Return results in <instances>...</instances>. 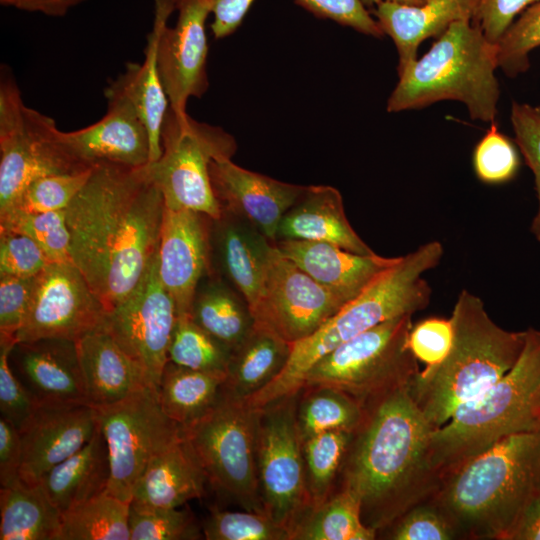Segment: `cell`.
<instances>
[{"instance_id":"1","label":"cell","mask_w":540,"mask_h":540,"mask_svg":"<svg viewBox=\"0 0 540 540\" xmlns=\"http://www.w3.org/2000/svg\"><path fill=\"white\" fill-rule=\"evenodd\" d=\"M149 164H97L66 209L70 255L108 311L140 283L158 252L165 212Z\"/></svg>"},{"instance_id":"2","label":"cell","mask_w":540,"mask_h":540,"mask_svg":"<svg viewBox=\"0 0 540 540\" xmlns=\"http://www.w3.org/2000/svg\"><path fill=\"white\" fill-rule=\"evenodd\" d=\"M408 387L365 407L340 476V486L358 496L364 524L377 533L428 500L439 483L429 459L434 429Z\"/></svg>"},{"instance_id":"3","label":"cell","mask_w":540,"mask_h":540,"mask_svg":"<svg viewBox=\"0 0 540 540\" xmlns=\"http://www.w3.org/2000/svg\"><path fill=\"white\" fill-rule=\"evenodd\" d=\"M540 496V429L503 438L444 474L432 496L459 539L506 540Z\"/></svg>"},{"instance_id":"4","label":"cell","mask_w":540,"mask_h":540,"mask_svg":"<svg viewBox=\"0 0 540 540\" xmlns=\"http://www.w3.org/2000/svg\"><path fill=\"white\" fill-rule=\"evenodd\" d=\"M443 256L439 241H431L400 256L359 295L345 303L317 331L292 344L282 372L266 387L246 398L260 409L303 388L308 370L338 346L390 319L425 309L432 290L424 273L437 267Z\"/></svg>"},{"instance_id":"5","label":"cell","mask_w":540,"mask_h":540,"mask_svg":"<svg viewBox=\"0 0 540 540\" xmlns=\"http://www.w3.org/2000/svg\"><path fill=\"white\" fill-rule=\"evenodd\" d=\"M450 320L453 340L448 354L440 363L420 370L408 387L434 430L507 374L526 341V331L497 325L482 299L468 290L458 295Z\"/></svg>"},{"instance_id":"6","label":"cell","mask_w":540,"mask_h":540,"mask_svg":"<svg viewBox=\"0 0 540 540\" xmlns=\"http://www.w3.org/2000/svg\"><path fill=\"white\" fill-rule=\"evenodd\" d=\"M540 429V330H526L512 369L433 430L429 459L440 478L510 435Z\"/></svg>"},{"instance_id":"7","label":"cell","mask_w":540,"mask_h":540,"mask_svg":"<svg viewBox=\"0 0 540 540\" xmlns=\"http://www.w3.org/2000/svg\"><path fill=\"white\" fill-rule=\"evenodd\" d=\"M497 68V44L488 41L472 20L456 21L399 75L387 111L457 100L465 104L472 119L492 123L500 94Z\"/></svg>"},{"instance_id":"8","label":"cell","mask_w":540,"mask_h":540,"mask_svg":"<svg viewBox=\"0 0 540 540\" xmlns=\"http://www.w3.org/2000/svg\"><path fill=\"white\" fill-rule=\"evenodd\" d=\"M259 409L223 391L183 435L207 482L243 510L265 512L257 467Z\"/></svg>"},{"instance_id":"9","label":"cell","mask_w":540,"mask_h":540,"mask_svg":"<svg viewBox=\"0 0 540 540\" xmlns=\"http://www.w3.org/2000/svg\"><path fill=\"white\" fill-rule=\"evenodd\" d=\"M412 315H403L357 335L319 359L306 373L304 387L327 386L364 407L407 387L420 371L408 339Z\"/></svg>"},{"instance_id":"10","label":"cell","mask_w":540,"mask_h":540,"mask_svg":"<svg viewBox=\"0 0 540 540\" xmlns=\"http://www.w3.org/2000/svg\"><path fill=\"white\" fill-rule=\"evenodd\" d=\"M51 117L25 105L7 67L0 77V212L10 209L27 185L51 174L88 170Z\"/></svg>"},{"instance_id":"11","label":"cell","mask_w":540,"mask_h":540,"mask_svg":"<svg viewBox=\"0 0 540 540\" xmlns=\"http://www.w3.org/2000/svg\"><path fill=\"white\" fill-rule=\"evenodd\" d=\"M160 158L149 163L152 179L168 208H185L217 219L221 208L210 180V164L218 158H232L235 138L223 128L200 122L170 106L161 130Z\"/></svg>"},{"instance_id":"12","label":"cell","mask_w":540,"mask_h":540,"mask_svg":"<svg viewBox=\"0 0 540 540\" xmlns=\"http://www.w3.org/2000/svg\"><path fill=\"white\" fill-rule=\"evenodd\" d=\"M300 392V391H299ZM298 393L259 409L257 467L265 512L291 536L311 511L303 440L296 406Z\"/></svg>"},{"instance_id":"13","label":"cell","mask_w":540,"mask_h":540,"mask_svg":"<svg viewBox=\"0 0 540 540\" xmlns=\"http://www.w3.org/2000/svg\"><path fill=\"white\" fill-rule=\"evenodd\" d=\"M94 408L109 453L107 492L130 503L133 488L149 463L183 437V428L163 412L158 391L150 386L117 403Z\"/></svg>"},{"instance_id":"14","label":"cell","mask_w":540,"mask_h":540,"mask_svg":"<svg viewBox=\"0 0 540 540\" xmlns=\"http://www.w3.org/2000/svg\"><path fill=\"white\" fill-rule=\"evenodd\" d=\"M176 321L174 300L159 277L157 252L137 287L108 311L103 329L137 363L148 385L158 391Z\"/></svg>"},{"instance_id":"15","label":"cell","mask_w":540,"mask_h":540,"mask_svg":"<svg viewBox=\"0 0 540 540\" xmlns=\"http://www.w3.org/2000/svg\"><path fill=\"white\" fill-rule=\"evenodd\" d=\"M107 313L73 262L50 263L37 276L16 342L45 338L77 341L103 328Z\"/></svg>"},{"instance_id":"16","label":"cell","mask_w":540,"mask_h":540,"mask_svg":"<svg viewBox=\"0 0 540 540\" xmlns=\"http://www.w3.org/2000/svg\"><path fill=\"white\" fill-rule=\"evenodd\" d=\"M344 304L274 244L262 293L251 312L256 325L294 344L312 335Z\"/></svg>"},{"instance_id":"17","label":"cell","mask_w":540,"mask_h":540,"mask_svg":"<svg viewBox=\"0 0 540 540\" xmlns=\"http://www.w3.org/2000/svg\"><path fill=\"white\" fill-rule=\"evenodd\" d=\"M177 20L161 26L157 44V66L170 107L187 113L190 98L202 97L209 86L206 21L211 0H175Z\"/></svg>"},{"instance_id":"18","label":"cell","mask_w":540,"mask_h":540,"mask_svg":"<svg viewBox=\"0 0 540 540\" xmlns=\"http://www.w3.org/2000/svg\"><path fill=\"white\" fill-rule=\"evenodd\" d=\"M209 216L165 208L158 247V272L174 300L177 317L190 316L201 279L211 271Z\"/></svg>"},{"instance_id":"19","label":"cell","mask_w":540,"mask_h":540,"mask_svg":"<svg viewBox=\"0 0 540 540\" xmlns=\"http://www.w3.org/2000/svg\"><path fill=\"white\" fill-rule=\"evenodd\" d=\"M98 429L95 408L80 403H36L19 430L23 446L20 477L27 485L42 477L78 450Z\"/></svg>"},{"instance_id":"20","label":"cell","mask_w":540,"mask_h":540,"mask_svg":"<svg viewBox=\"0 0 540 540\" xmlns=\"http://www.w3.org/2000/svg\"><path fill=\"white\" fill-rule=\"evenodd\" d=\"M209 172L221 211L246 220L272 242L284 214L306 187L248 170L232 158L213 160Z\"/></svg>"},{"instance_id":"21","label":"cell","mask_w":540,"mask_h":540,"mask_svg":"<svg viewBox=\"0 0 540 540\" xmlns=\"http://www.w3.org/2000/svg\"><path fill=\"white\" fill-rule=\"evenodd\" d=\"M9 362L36 403L89 404L76 341L16 342Z\"/></svg>"},{"instance_id":"22","label":"cell","mask_w":540,"mask_h":540,"mask_svg":"<svg viewBox=\"0 0 540 540\" xmlns=\"http://www.w3.org/2000/svg\"><path fill=\"white\" fill-rule=\"evenodd\" d=\"M105 115L97 122L70 132L66 140L76 156L89 166L115 164L138 168L150 163V138L132 104L107 88Z\"/></svg>"},{"instance_id":"23","label":"cell","mask_w":540,"mask_h":540,"mask_svg":"<svg viewBox=\"0 0 540 540\" xmlns=\"http://www.w3.org/2000/svg\"><path fill=\"white\" fill-rule=\"evenodd\" d=\"M274 243L246 220L226 211L211 220V269L256 305L266 279Z\"/></svg>"},{"instance_id":"24","label":"cell","mask_w":540,"mask_h":540,"mask_svg":"<svg viewBox=\"0 0 540 540\" xmlns=\"http://www.w3.org/2000/svg\"><path fill=\"white\" fill-rule=\"evenodd\" d=\"M277 249L316 282L345 303L359 295L398 257L361 255L334 244L306 240H277Z\"/></svg>"},{"instance_id":"25","label":"cell","mask_w":540,"mask_h":540,"mask_svg":"<svg viewBox=\"0 0 540 540\" xmlns=\"http://www.w3.org/2000/svg\"><path fill=\"white\" fill-rule=\"evenodd\" d=\"M175 11V0H155L154 20L147 36L144 60L129 62L124 72L107 85V89L125 97L147 128L150 138V162L162 153L161 130L170 106L157 66V44L161 26Z\"/></svg>"},{"instance_id":"26","label":"cell","mask_w":540,"mask_h":540,"mask_svg":"<svg viewBox=\"0 0 540 540\" xmlns=\"http://www.w3.org/2000/svg\"><path fill=\"white\" fill-rule=\"evenodd\" d=\"M277 240L319 241L356 254H375L347 219L341 193L328 185L305 187L284 214L278 226Z\"/></svg>"},{"instance_id":"27","label":"cell","mask_w":540,"mask_h":540,"mask_svg":"<svg viewBox=\"0 0 540 540\" xmlns=\"http://www.w3.org/2000/svg\"><path fill=\"white\" fill-rule=\"evenodd\" d=\"M479 0H428L422 5L405 6L379 3L371 11L384 34L389 35L398 52L397 71L400 75L417 60L422 41L441 36L451 24L472 20Z\"/></svg>"},{"instance_id":"28","label":"cell","mask_w":540,"mask_h":540,"mask_svg":"<svg viewBox=\"0 0 540 540\" xmlns=\"http://www.w3.org/2000/svg\"><path fill=\"white\" fill-rule=\"evenodd\" d=\"M89 404L117 403L149 386L141 368L103 328L76 341Z\"/></svg>"},{"instance_id":"29","label":"cell","mask_w":540,"mask_h":540,"mask_svg":"<svg viewBox=\"0 0 540 540\" xmlns=\"http://www.w3.org/2000/svg\"><path fill=\"white\" fill-rule=\"evenodd\" d=\"M206 482L183 435L149 463L133 488L130 503L149 508H178L201 498Z\"/></svg>"},{"instance_id":"30","label":"cell","mask_w":540,"mask_h":540,"mask_svg":"<svg viewBox=\"0 0 540 540\" xmlns=\"http://www.w3.org/2000/svg\"><path fill=\"white\" fill-rule=\"evenodd\" d=\"M110 475L108 448L98 426L93 437L80 450L49 470L40 484L63 514L107 491Z\"/></svg>"},{"instance_id":"31","label":"cell","mask_w":540,"mask_h":540,"mask_svg":"<svg viewBox=\"0 0 540 540\" xmlns=\"http://www.w3.org/2000/svg\"><path fill=\"white\" fill-rule=\"evenodd\" d=\"M292 344L273 331L254 324L243 342L232 351L223 391L246 399L271 383L284 369Z\"/></svg>"},{"instance_id":"32","label":"cell","mask_w":540,"mask_h":540,"mask_svg":"<svg viewBox=\"0 0 540 540\" xmlns=\"http://www.w3.org/2000/svg\"><path fill=\"white\" fill-rule=\"evenodd\" d=\"M190 317L232 351L255 324L244 297L212 269L197 286Z\"/></svg>"},{"instance_id":"33","label":"cell","mask_w":540,"mask_h":540,"mask_svg":"<svg viewBox=\"0 0 540 540\" xmlns=\"http://www.w3.org/2000/svg\"><path fill=\"white\" fill-rule=\"evenodd\" d=\"M1 540H58L62 513L42 485L21 482L0 490Z\"/></svg>"},{"instance_id":"34","label":"cell","mask_w":540,"mask_h":540,"mask_svg":"<svg viewBox=\"0 0 540 540\" xmlns=\"http://www.w3.org/2000/svg\"><path fill=\"white\" fill-rule=\"evenodd\" d=\"M226 374L190 369L170 361L158 389L163 412L182 428L206 414L218 401Z\"/></svg>"},{"instance_id":"35","label":"cell","mask_w":540,"mask_h":540,"mask_svg":"<svg viewBox=\"0 0 540 540\" xmlns=\"http://www.w3.org/2000/svg\"><path fill=\"white\" fill-rule=\"evenodd\" d=\"M365 415L358 400L332 387H304L298 394L296 418L303 441L329 431L355 433Z\"/></svg>"},{"instance_id":"36","label":"cell","mask_w":540,"mask_h":540,"mask_svg":"<svg viewBox=\"0 0 540 540\" xmlns=\"http://www.w3.org/2000/svg\"><path fill=\"white\" fill-rule=\"evenodd\" d=\"M376 536L362 520L358 496L339 486L299 523L292 540H373Z\"/></svg>"},{"instance_id":"37","label":"cell","mask_w":540,"mask_h":540,"mask_svg":"<svg viewBox=\"0 0 540 540\" xmlns=\"http://www.w3.org/2000/svg\"><path fill=\"white\" fill-rule=\"evenodd\" d=\"M129 510L105 491L62 514L58 540H130Z\"/></svg>"},{"instance_id":"38","label":"cell","mask_w":540,"mask_h":540,"mask_svg":"<svg viewBox=\"0 0 540 540\" xmlns=\"http://www.w3.org/2000/svg\"><path fill=\"white\" fill-rule=\"evenodd\" d=\"M353 436L351 432L329 431L303 441L311 510L335 491Z\"/></svg>"},{"instance_id":"39","label":"cell","mask_w":540,"mask_h":540,"mask_svg":"<svg viewBox=\"0 0 540 540\" xmlns=\"http://www.w3.org/2000/svg\"><path fill=\"white\" fill-rule=\"evenodd\" d=\"M232 350L190 316H178L168 349V361L194 370L226 374Z\"/></svg>"},{"instance_id":"40","label":"cell","mask_w":540,"mask_h":540,"mask_svg":"<svg viewBox=\"0 0 540 540\" xmlns=\"http://www.w3.org/2000/svg\"><path fill=\"white\" fill-rule=\"evenodd\" d=\"M0 230L29 236L52 263L72 262L66 210L30 213L11 209L0 213Z\"/></svg>"},{"instance_id":"41","label":"cell","mask_w":540,"mask_h":540,"mask_svg":"<svg viewBox=\"0 0 540 540\" xmlns=\"http://www.w3.org/2000/svg\"><path fill=\"white\" fill-rule=\"evenodd\" d=\"M130 540H195L203 531L189 508H149L130 503Z\"/></svg>"},{"instance_id":"42","label":"cell","mask_w":540,"mask_h":540,"mask_svg":"<svg viewBox=\"0 0 540 540\" xmlns=\"http://www.w3.org/2000/svg\"><path fill=\"white\" fill-rule=\"evenodd\" d=\"M207 540H291L290 533L266 512L212 508L202 525Z\"/></svg>"},{"instance_id":"43","label":"cell","mask_w":540,"mask_h":540,"mask_svg":"<svg viewBox=\"0 0 540 540\" xmlns=\"http://www.w3.org/2000/svg\"><path fill=\"white\" fill-rule=\"evenodd\" d=\"M92 169L93 167L76 173L39 177L27 185L15 204L8 210L17 209L30 213L66 210L86 184Z\"/></svg>"},{"instance_id":"44","label":"cell","mask_w":540,"mask_h":540,"mask_svg":"<svg viewBox=\"0 0 540 540\" xmlns=\"http://www.w3.org/2000/svg\"><path fill=\"white\" fill-rule=\"evenodd\" d=\"M540 46V0L524 10L497 43L498 67L508 77L528 70L530 52Z\"/></svg>"},{"instance_id":"45","label":"cell","mask_w":540,"mask_h":540,"mask_svg":"<svg viewBox=\"0 0 540 540\" xmlns=\"http://www.w3.org/2000/svg\"><path fill=\"white\" fill-rule=\"evenodd\" d=\"M473 167L479 180L488 184L507 182L518 171L517 150L494 122L474 149Z\"/></svg>"},{"instance_id":"46","label":"cell","mask_w":540,"mask_h":540,"mask_svg":"<svg viewBox=\"0 0 540 540\" xmlns=\"http://www.w3.org/2000/svg\"><path fill=\"white\" fill-rule=\"evenodd\" d=\"M385 531V538L392 540L459 539L452 522L429 499L411 507Z\"/></svg>"},{"instance_id":"47","label":"cell","mask_w":540,"mask_h":540,"mask_svg":"<svg viewBox=\"0 0 540 540\" xmlns=\"http://www.w3.org/2000/svg\"><path fill=\"white\" fill-rule=\"evenodd\" d=\"M510 120L516 144L534 175L538 209L530 230L534 238L540 242V106L514 101Z\"/></svg>"},{"instance_id":"48","label":"cell","mask_w":540,"mask_h":540,"mask_svg":"<svg viewBox=\"0 0 540 540\" xmlns=\"http://www.w3.org/2000/svg\"><path fill=\"white\" fill-rule=\"evenodd\" d=\"M16 340L0 335V413L20 430L31 417L36 402L13 372L9 355Z\"/></svg>"},{"instance_id":"49","label":"cell","mask_w":540,"mask_h":540,"mask_svg":"<svg viewBox=\"0 0 540 540\" xmlns=\"http://www.w3.org/2000/svg\"><path fill=\"white\" fill-rule=\"evenodd\" d=\"M52 263L29 236L0 230V275L35 277Z\"/></svg>"},{"instance_id":"50","label":"cell","mask_w":540,"mask_h":540,"mask_svg":"<svg viewBox=\"0 0 540 540\" xmlns=\"http://www.w3.org/2000/svg\"><path fill=\"white\" fill-rule=\"evenodd\" d=\"M295 1L319 18L330 19L368 36L381 38L385 35L361 0Z\"/></svg>"},{"instance_id":"51","label":"cell","mask_w":540,"mask_h":540,"mask_svg":"<svg viewBox=\"0 0 540 540\" xmlns=\"http://www.w3.org/2000/svg\"><path fill=\"white\" fill-rule=\"evenodd\" d=\"M35 277L0 275V335L14 338L26 317L36 285Z\"/></svg>"},{"instance_id":"52","label":"cell","mask_w":540,"mask_h":540,"mask_svg":"<svg viewBox=\"0 0 540 540\" xmlns=\"http://www.w3.org/2000/svg\"><path fill=\"white\" fill-rule=\"evenodd\" d=\"M453 340L450 319L432 317L412 326L408 344L412 354L426 366L440 363L448 354Z\"/></svg>"},{"instance_id":"53","label":"cell","mask_w":540,"mask_h":540,"mask_svg":"<svg viewBox=\"0 0 540 540\" xmlns=\"http://www.w3.org/2000/svg\"><path fill=\"white\" fill-rule=\"evenodd\" d=\"M539 0H479L473 23L497 44L515 18Z\"/></svg>"},{"instance_id":"54","label":"cell","mask_w":540,"mask_h":540,"mask_svg":"<svg viewBox=\"0 0 540 540\" xmlns=\"http://www.w3.org/2000/svg\"><path fill=\"white\" fill-rule=\"evenodd\" d=\"M23 446L19 430L0 417V484L11 487L22 482Z\"/></svg>"},{"instance_id":"55","label":"cell","mask_w":540,"mask_h":540,"mask_svg":"<svg viewBox=\"0 0 540 540\" xmlns=\"http://www.w3.org/2000/svg\"><path fill=\"white\" fill-rule=\"evenodd\" d=\"M254 0H211V30L216 39L233 34L241 25Z\"/></svg>"},{"instance_id":"56","label":"cell","mask_w":540,"mask_h":540,"mask_svg":"<svg viewBox=\"0 0 540 540\" xmlns=\"http://www.w3.org/2000/svg\"><path fill=\"white\" fill-rule=\"evenodd\" d=\"M506 540H540V496L527 506Z\"/></svg>"},{"instance_id":"57","label":"cell","mask_w":540,"mask_h":540,"mask_svg":"<svg viewBox=\"0 0 540 540\" xmlns=\"http://www.w3.org/2000/svg\"><path fill=\"white\" fill-rule=\"evenodd\" d=\"M84 1L86 0H14L11 7L51 17H61Z\"/></svg>"},{"instance_id":"58","label":"cell","mask_w":540,"mask_h":540,"mask_svg":"<svg viewBox=\"0 0 540 540\" xmlns=\"http://www.w3.org/2000/svg\"><path fill=\"white\" fill-rule=\"evenodd\" d=\"M364 6L367 7H375L379 3L382 2H389L399 5H405V6H418L422 5L428 0H361Z\"/></svg>"},{"instance_id":"59","label":"cell","mask_w":540,"mask_h":540,"mask_svg":"<svg viewBox=\"0 0 540 540\" xmlns=\"http://www.w3.org/2000/svg\"><path fill=\"white\" fill-rule=\"evenodd\" d=\"M14 0H0V4L3 6H11Z\"/></svg>"}]
</instances>
